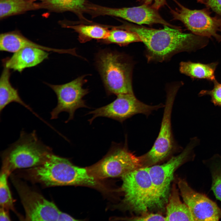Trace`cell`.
<instances>
[{
    "label": "cell",
    "instance_id": "83f0119b",
    "mask_svg": "<svg viewBox=\"0 0 221 221\" xmlns=\"http://www.w3.org/2000/svg\"><path fill=\"white\" fill-rule=\"evenodd\" d=\"M138 1L158 10L167 4L166 0H138Z\"/></svg>",
    "mask_w": 221,
    "mask_h": 221
},
{
    "label": "cell",
    "instance_id": "9a60e30c",
    "mask_svg": "<svg viewBox=\"0 0 221 221\" xmlns=\"http://www.w3.org/2000/svg\"><path fill=\"white\" fill-rule=\"evenodd\" d=\"M40 48L26 47L14 53L10 57L3 60L4 67L21 72L26 68L35 66L47 59L49 53Z\"/></svg>",
    "mask_w": 221,
    "mask_h": 221
},
{
    "label": "cell",
    "instance_id": "603a6c76",
    "mask_svg": "<svg viewBox=\"0 0 221 221\" xmlns=\"http://www.w3.org/2000/svg\"><path fill=\"white\" fill-rule=\"evenodd\" d=\"M210 170L211 178V190L216 198L221 201V156L214 155L208 159L204 160Z\"/></svg>",
    "mask_w": 221,
    "mask_h": 221
},
{
    "label": "cell",
    "instance_id": "ffe728a7",
    "mask_svg": "<svg viewBox=\"0 0 221 221\" xmlns=\"http://www.w3.org/2000/svg\"><path fill=\"white\" fill-rule=\"evenodd\" d=\"M167 201L166 221H193L188 207L180 199L175 184L173 185Z\"/></svg>",
    "mask_w": 221,
    "mask_h": 221
},
{
    "label": "cell",
    "instance_id": "f1b7e54d",
    "mask_svg": "<svg viewBox=\"0 0 221 221\" xmlns=\"http://www.w3.org/2000/svg\"><path fill=\"white\" fill-rule=\"evenodd\" d=\"M205 5L221 18V0H208Z\"/></svg>",
    "mask_w": 221,
    "mask_h": 221
},
{
    "label": "cell",
    "instance_id": "44dd1931",
    "mask_svg": "<svg viewBox=\"0 0 221 221\" xmlns=\"http://www.w3.org/2000/svg\"><path fill=\"white\" fill-rule=\"evenodd\" d=\"M217 62L204 64L190 61L181 62L180 64V72L193 79H204L213 82L215 80V72Z\"/></svg>",
    "mask_w": 221,
    "mask_h": 221
},
{
    "label": "cell",
    "instance_id": "d6986e66",
    "mask_svg": "<svg viewBox=\"0 0 221 221\" xmlns=\"http://www.w3.org/2000/svg\"><path fill=\"white\" fill-rule=\"evenodd\" d=\"M43 9L51 11L63 12L69 11L76 14L82 22L90 23L91 21L83 16L87 0H41Z\"/></svg>",
    "mask_w": 221,
    "mask_h": 221
},
{
    "label": "cell",
    "instance_id": "484cf974",
    "mask_svg": "<svg viewBox=\"0 0 221 221\" xmlns=\"http://www.w3.org/2000/svg\"><path fill=\"white\" fill-rule=\"evenodd\" d=\"M214 86L211 90H201L199 93L200 97L208 95L211 97V102L215 106L221 107V83L216 79L213 82Z\"/></svg>",
    "mask_w": 221,
    "mask_h": 221
},
{
    "label": "cell",
    "instance_id": "cb8c5ba5",
    "mask_svg": "<svg viewBox=\"0 0 221 221\" xmlns=\"http://www.w3.org/2000/svg\"><path fill=\"white\" fill-rule=\"evenodd\" d=\"M111 28L109 35L101 41L106 43H114L120 46H125L131 43L141 42L138 36L135 33L120 29L115 26L108 25Z\"/></svg>",
    "mask_w": 221,
    "mask_h": 221
},
{
    "label": "cell",
    "instance_id": "7402d4cb",
    "mask_svg": "<svg viewBox=\"0 0 221 221\" xmlns=\"http://www.w3.org/2000/svg\"><path fill=\"white\" fill-rule=\"evenodd\" d=\"M43 9L41 3L29 0H0V18L3 19L28 11Z\"/></svg>",
    "mask_w": 221,
    "mask_h": 221
},
{
    "label": "cell",
    "instance_id": "7a4b0ae2",
    "mask_svg": "<svg viewBox=\"0 0 221 221\" xmlns=\"http://www.w3.org/2000/svg\"><path fill=\"white\" fill-rule=\"evenodd\" d=\"M28 172L32 180L47 187L97 185V180L89 174L86 168L77 166L68 159L53 153L43 163Z\"/></svg>",
    "mask_w": 221,
    "mask_h": 221
},
{
    "label": "cell",
    "instance_id": "4dcf8cb0",
    "mask_svg": "<svg viewBox=\"0 0 221 221\" xmlns=\"http://www.w3.org/2000/svg\"><path fill=\"white\" fill-rule=\"evenodd\" d=\"M78 220L68 214L60 211L57 221H76Z\"/></svg>",
    "mask_w": 221,
    "mask_h": 221
},
{
    "label": "cell",
    "instance_id": "8992f818",
    "mask_svg": "<svg viewBox=\"0 0 221 221\" xmlns=\"http://www.w3.org/2000/svg\"><path fill=\"white\" fill-rule=\"evenodd\" d=\"M97 65L108 94H133L132 67L123 56L113 52L99 55Z\"/></svg>",
    "mask_w": 221,
    "mask_h": 221
},
{
    "label": "cell",
    "instance_id": "6da1fadb",
    "mask_svg": "<svg viewBox=\"0 0 221 221\" xmlns=\"http://www.w3.org/2000/svg\"><path fill=\"white\" fill-rule=\"evenodd\" d=\"M156 29L126 22L118 26L136 33L146 49L148 61H163L182 52H195L206 46L209 38L192 33H184L181 28H174L164 25Z\"/></svg>",
    "mask_w": 221,
    "mask_h": 221
},
{
    "label": "cell",
    "instance_id": "8fae6325",
    "mask_svg": "<svg viewBox=\"0 0 221 221\" xmlns=\"http://www.w3.org/2000/svg\"><path fill=\"white\" fill-rule=\"evenodd\" d=\"M85 13L90 15L93 18L107 15L119 17L139 25H152L159 24L174 28L179 27L166 21L161 16L158 10L144 4L131 7L115 8L88 2Z\"/></svg>",
    "mask_w": 221,
    "mask_h": 221
},
{
    "label": "cell",
    "instance_id": "52a82bcc",
    "mask_svg": "<svg viewBox=\"0 0 221 221\" xmlns=\"http://www.w3.org/2000/svg\"><path fill=\"white\" fill-rule=\"evenodd\" d=\"M200 143L197 137L191 138L179 154L172 157L162 165L147 167L154 187L157 207H162L167 201L170 185L175 171L185 162L194 159L195 156L194 149Z\"/></svg>",
    "mask_w": 221,
    "mask_h": 221
},
{
    "label": "cell",
    "instance_id": "9c48e42d",
    "mask_svg": "<svg viewBox=\"0 0 221 221\" xmlns=\"http://www.w3.org/2000/svg\"><path fill=\"white\" fill-rule=\"evenodd\" d=\"M179 86L168 90L159 134L151 149L141 156L143 167L154 165L165 159L178 147L173 134L171 117L175 97Z\"/></svg>",
    "mask_w": 221,
    "mask_h": 221
},
{
    "label": "cell",
    "instance_id": "ba28073f",
    "mask_svg": "<svg viewBox=\"0 0 221 221\" xmlns=\"http://www.w3.org/2000/svg\"><path fill=\"white\" fill-rule=\"evenodd\" d=\"M178 7L169 8L173 20L181 21L192 33L210 38L214 37L221 42V18L217 15L212 17L210 9L191 10L173 0Z\"/></svg>",
    "mask_w": 221,
    "mask_h": 221
},
{
    "label": "cell",
    "instance_id": "2e32d148",
    "mask_svg": "<svg viewBox=\"0 0 221 221\" xmlns=\"http://www.w3.org/2000/svg\"><path fill=\"white\" fill-rule=\"evenodd\" d=\"M26 47L36 48L46 51H52L60 53H68L72 54L73 49H63L53 48L36 43L24 36L18 31L3 33L0 35V50L15 52Z\"/></svg>",
    "mask_w": 221,
    "mask_h": 221
},
{
    "label": "cell",
    "instance_id": "3957f363",
    "mask_svg": "<svg viewBox=\"0 0 221 221\" xmlns=\"http://www.w3.org/2000/svg\"><path fill=\"white\" fill-rule=\"evenodd\" d=\"M52 148L44 144L36 131L22 130L18 139L2 153V169L9 174L18 169L31 168L43 163L52 153Z\"/></svg>",
    "mask_w": 221,
    "mask_h": 221
},
{
    "label": "cell",
    "instance_id": "7c38bea8",
    "mask_svg": "<svg viewBox=\"0 0 221 221\" xmlns=\"http://www.w3.org/2000/svg\"><path fill=\"white\" fill-rule=\"evenodd\" d=\"M84 76L79 77L68 83L61 85L46 83L54 92L57 100L56 107L50 112L51 119H56L63 112L69 114L68 122L74 118L75 111L81 108H89L83 97L88 93V90L83 88L85 82Z\"/></svg>",
    "mask_w": 221,
    "mask_h": 221
},
{
    "label": "cell",
    "instance_id": "5bb4252c",
    "mask_svg": "<svg viewBox=\"0 0 221 221\" xmlns=\"http://www.w3.org/2000/svg\"><path fill=\"white\" fill-rule=\"evenodd\" d=\"M177 185L193 221H218L221 219V210L215 202L204 194L194 190L184 179L179 178Z\"/></svg>",
    "mask_w": 221,
    "mask_h": 221
},
{
    "label": "cell",
    "instance_id": "4316f807",
    "mask_svg": "<svg viewBox=\"0 0 221 221\" xmlns=\"http://www.w3.org/2000/svg\"><path fill=\"white\" fill-rule=\"evenodd\" d=\"M127 220L131 221H166L165 217L158 213L143 214L139 216H134L126 218Z\"/></svg>",
    "mask_w": 221,
    "mask_h": 221
},
{
    "label": "cell",
    "instance_id": "ac0fdd59",
    "mask_svg": "<svg viewBox=\"0 0 221 221\" xmlns=\"http://www.w3.org/2000/svg\"><path fill=\"white\" fill-rule=\"evenodd\" d=\"M63 25L64 27L73 29L77 33L79 40L81 43L92 39L102 41L108 37L110 32L108 25L92 22L89 24L74 22L72 25L63 24Z\"/></svg>",
    "mask_w": 221,
    "mask_h": 221
},
{
    "label": "cell",
    "instance_id": "d6a6232c",
    "mask_svg": "<svg viewBox=\"0 0 221 221\" xmlns=\"http://www.w3.org/2000/svg\"><path fill=\"white\" fill-rule=\"evenodd\" d=\"M30 0V1H33V2H35V1L38 0Z\"/></svg>",
    "mask_w": 221,
    "mask_h": 221
},
{
    "label": "cell",
    "instance_id": "d4e9b609",
    "mask_svg": "<svg viewBox=\"0 0 221 221\" xmlns=\"http://www.w3.org/2000/svg\"><path fill=\"white\" fill-rule=\"evenodd\" d=\"M10 174L2 169L0 176V204L1 207L14 211L13 201L7 182Z\"/></svg>",
    "mask_w": 221,
    "mask_h": 221
},
{
    "label": "cell",
    "instance_id": "f546056e",
    "mask_svg": "<svg viewBox=\"0 0 221 221\" xmlns=\"http://www.w3.org/2000/svg\"><path fill=\"white\" fill-rule=\"evenodd\" d=\"M7 209L1 207L0 210V221H8L10 220Z\"/></svg>",
    "mask_w": 221,
    "mask_h": 221
},
{
    "label": "cell",
    "instance_id": "e0dca14e",
    "mask_svg": "<svg viewBox=\"0 0 221 221\" xmlns=\"http://www.w3.org/2000/svg\"><path fill=\"white\" fill-rule=\"evenodd\" d=\"M0 79V113L12 102L17 103L28 110L36 117L39 115L21 98L17 89L14 87L10 81V69L4 67Z\"/></svg>",
    "mask_w": 221,
    "mask_h": 221
},
{
    "label": "cell",
    "instance_id": "5b68a950",
    "mask_svg": "<svg viewBox=\"0 0 221 221\" xmlns=\"http://www.w3.org/2000/svg\"><path fill=\"white\" fill-rule=\"evenodd\" d=\"M107 153L99 161L87 167L89 174L96 180L122 177L141 167L143 164L141 157L129 151L126 142L112 143Z\"/></svg>",
    "mask_w": 221,
    "mask_h": 221
},
{
    "label": "cell",
    "instance_id": "277c9868",
    "mask_svg": "<svg viewBox=\"0 0 221 221\" xmlns=\"http://www.w3.org/2000/svg\"><path fill=\"white\" fill-rule=\"evenodd\" d=\"M124 202L134 211L145 213L157 206L154 187L147 167L132 171L122 177Z\"/></svg>",
    "mask_w": 221,
    "mask_h": 221
},
{
    "label": "cell",
    "instance_id": "1f68e13d",
    "mask_svg": "<svg viewBox=\"0 0 221 221\" xmlns=\"http://www.w3.org/2000/svg\"><path fill=\"white\" fill-rule=\"evenodd\" d=\"M197 2L204 4L205 5L207 4L208 0H196Z\"/></svg>",
    "mask_w": 221,
    "mask_h": 221
},
{
    "label": "cell",
    "instance_id": "4fadbf2b",
    "mask_svg": "<svg viewBox=\"0 0 221 221\" xmlns=\"http://www.w3.org/2000/svg\"><path fill=\"white\" fill-rule=\"evenodd\" d=\"M14 182L24 207L26 220H57L60 211L53 202L21 182L14 180Z\"/></svg>",
    "mask_w": 221,
    "mask_h": 221
},
{
    "label": "cell",
    "instance_id": "30bf717a",
    "mask_svg": "<svg viewBox=\"0 0 221 221\" xmlns=\"http://www.w3.org/2000/svg\"><path fill=\"white\" fill-rule=\"evenodd\" d=\"M162 104L152 106L146 104L138 100L134 94H121L107 105L96 108L87 114H92L88 120L91 124L93 120L99 117H107L121 123L135 114H141L149 115L154 110L164 107Z\"/></svg>",
    "mask_w": 221,
    "mask_h": 221
}]
</instances>
